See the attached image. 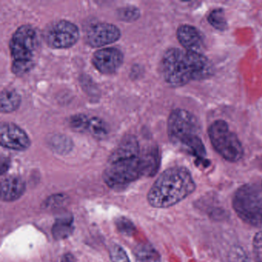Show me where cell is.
<instances>
[{"mask_svg": "<svg viewBox=\"0 0 262 262\" xmlns=\"http://www.w3.org/2000/svg\"><path fill=\"white\" fill-rule=\"evenodd\" d=\"M160 69L165 82L173 87L208 79L213 74L212 65L203 54L179 48L169 49L164 53Z\"/></svg>", "mask_w": 262, "mask_h": 262, "instance_id": "cell-1", "label": "cell"}, {"mask_svg": "<svg viewBox=\"0 0 262 262\" xmlns=\"http://www.w3.org/2000/svg\"><path fill=\"white\" fill-rule=\"evenodd\" d=\"M160 165V155L157 147H153L143 154L128 159L108 162L104 170L103 180L110 188H124L142 176H153Z\"/></svg>", "mask_w": 262, "mask_h": 262, "instance_id": "cell-2", "label": "cell"}, {"mask_svg": "<svg viewBox=\"0 0 262 262\" xmlns=\"http://www.w3.org/2000/svg\"><path fill=\"white\" fill-rule=\"evenodd\" d=\"M195 188V182L188 168L172 167L158 178L150 188L147 199L154 208H169L186 199Z\"/></svg>", "mask_w": 262, "mask_h": 262, "instance_id": "cell-3", "label": "cell"}, {"mask_svg": "<svg viewBox=\"0 0 262 262\" xmlns=\"http://www.w3.org/2000/svg\"><path fill=\"white\" fill-rule=\"evenodd\" d=\"M200 133V125L194 115L181 108L171 112L168 120V135L171 142L199 161H205L206 150Z\"/></svg>", "mask_w": 262, "mask_h": 262, "instance_id": "cell-4", "label": "cell"}, {"mask_svg": "<svg viewBox=\"0 0 262 262\" xmlns=\"http://www.w3.org/2000/svg\"><path fill=\"white\" fill-rule=\"evenodd\" d=\"M39 43L37 30L31 25L21 26L15 31L10 41L11 70L15 76L21 77L34 68Z\"/></svg>", "mask_w": 262, "mask_h": 262, "instance_id": "cell-5", "label": "cell"}, {"mask_svg": "<svg viewBox=\"0 0 262 262\" xmlns=\"http://www.w3.org/2000/svg\"><path fill=\"white\" fill-rule=\"evenodd\" d=\"M232 205L243 222L262 228V194L256 187L246 185L239 188L233 197Z\"/></svg>", "mask_w": 262, "mask_h": 262, "instance_id": "cell-6", "label": "cell"}, {"mask_svg": "<svg viewBox=\"0 0 262 262\" xmlns=\"http://www.w3.org/2000/svg\"><path fill=\"white\" fill-rule=\"evenodd\" d=\"M208 136L215 151L225 160L236 162L243 157L241 141L225 121H214L208 128Z\"/></svg>", "mask_w": 262, "mask_h": 262, "instance_id": "cell-7", "label": "cell"}, {"mask_svg": "<svg viewBox=\"0 0 262 262\" xmlns=\"http://www.w3.org/2000/svg\"><path fill=\"white\" fill-rule=\"evenodd\" d=\"M46 43L53 49H68L76 45L80 37L79 28L70 21H56L46 28L43 33Z\"/></svg>", "mask_w": 262, "mask_h": 262, "instance_id": "cell-8", "label": "cell"}, {"mask_svg": "<svg viewBox=\"0 0 262 262\" xmlns=\"http://www.w3.org/2000/svg\"><path fill=\"white\" fill-rule=\"evenodd\" d=\"M122 36L120 30L114 24L98 23L93 24L85 33L86 43L93 48L110 45L119 40Z\"/></svg>", "mask_w": 262, "mask_h": 262, "instance_id": "cell-9", "label": "cell"}, {"mask_svg": "<svg viewBox=\"0 0 262 262\" xmlns=\"http://www.w3.org/2000/svg\"><path fill=\"white\" fill-rule=\"evenodd\" d=\"M0 144L4 148L24 151L31 145L28 134L17 125L3 122L0 127Z\"/></svg>", "mask_w": 262, "mask_h": 262, "instance_id": "cell-10", "label": "cell"}, {"mask_svg": "<svg viewBox=\"0 0 262 262\" xmlns=\"http://www.w3.org/2000/svg\"><path fill=\"white\" fill-rule=\"evenodd\" d=\"M124 55L117 48H105L95 52L92 63L95 68L104 75H113L122 67Z\"/></svg>", "mask_w": 262, "mask_h": 262, "instance_id": "cell-11", "label": "cell"}, {"mask_svg": "<svg viewBox=\"0 0 262 262\" xmlns=\"http://www.w3.org/2000/svg\"><path fill=\"white\" fill-rule=\"evenodd\" d=\"M177 38L181 45L190 52L202 53L203 51L204 39L200 31L190 25H182L178 28Z\"/></svg>", "mask_w": 262, "mask_h": 262, "instance_id": "cell-12", "label": "cell"}, {"mask_svg": "<svg viewBox=\"0 0 262 262\" xmlns=\"http://www.w3.org/2000/svg\"><path fill=\"white\" fill-rule=\"evenodd\" d=\"M26 191V182L19 176L6 177L1 182V199L4 202H13L22 197Z\"/></svg>", "mask_w": 262, "mask_h": 262, "instance_id": "cell-13", "label": "cell"}, {"mask_svg": "<svg viewBox=\"0 0 262 262\" xmlns=\"http://www.w3.org/2000/svg\"><path fill=\"white\" fill-rule=\"evenodd\" d=\"M140 154V145L137 138L133 135H128L121 140L118 146L111 153L108 162H114Z\"/></svg>", "mask_w": 262, "mask_h": 262, "instance_id": "cell-14", "label": "cell"}, {"mask_svg": "<svg viewBox=\"0 0 262 262\" xmlns=\"http://www.w3.org/2000/svg\"><path fill=\"white\" fill-rule=\"evenodd\" d=\"M22 98L14 90L5 89L0 95V110L3 113H11L20 106Z\"/></svg>", "mask_w": 262, "mask_h": 262, "instance_id": "cell-15", "label": "cell"}, {"mask_svg": "<svg viewBox=\"0 0 262 262\" xmlns=\"http://www.w3.org/2000/svg\"><path fill=\"white\" fill-rule=\"evenodd\" d=\"M73 230V217L69 215L62 216L55 222L52 228V234L56 240H62L71 235Z\"/></svg>", "mask_w": 262, "mask_h": 262, "instance_id": "cell-16", "label": "cell"}, {"mask_svg": "<svg viewBox=\"0 0 262 262\" xmlns=\"http://www.w3.org/2000/svg\"><path fill=\"white\" fill-rule=\"evenodd\" d=\"M136 262H161L160 254L156 248L147 243L138 245L135 249Z\"/></svg>", "mask_w": 262, "mask_h": 262, "instance_id": "cell-17", "label": "cell"}, {"mask_svg": "<svg viewBox=\"0 0 262 262\" xmlns=\"http://www.w3.org/2000/svg\"><path fill=\"white\" fill-rule=\"evenodd\" d=\"M88 133L96 139L102 140L110 134V127L103 119L94 116L90 119Z\"/></svg>", "mask_w": 262, "mask_h": 262, "instance_id": "cell-18", "label": "cell"}, {"mask_svg": "<svg viewBox=\"0 0 262 262\" xmlns=\"http://www.w3.org/2000/svg\"><path fill=\"white\" fill-rule=\"evenodd\" d=\"M90 119L86 115L76 114L72 116L69 119V125L76 133H88Z\"/></svg>", "mask_w": 262, "mask_h": 262, "instance_id": "cell-19", "label": "cell"}, {"mask_svg": "<svg viewBox=\"0 0 262 262\" xmlns=\"http://www.w3.org/2000/svg\"><path fill=\"white\" fill-rule=\"evenodd\" d=\"M141 13L139 8L134 6L121 7L117 10V17L119 20L126 23H133L139 19Z\"/></svg>", "mask_w": 262, "mask_h": 262, "instance_id": "cell-20", "label": "cell"}, {"mask_svg": "<svg viewBox=\"0 0 262 262\" xmlns=\"http://www.w3.org/2000/svg\"><path fill=\"white\" fill-rule=\"evenodd\" d=\"M208 21L214 28L221 31L226 30L228 27L225 13L222 9H216L213 10L208 16Z\"/></svg>", "mask_w": 262, "mask_h": 262, "instance_id": "cell-21", "label": "cell"}, {"mask_svg": "<svg viewBox=\"0 0 262 262\" xmlns=\"http://www.w3.org/2000/svg\"><path fill=\"white\" fill-rule=\"evenodd\" d=\"M110 255L112 262H130L128 254L123 248L119 245H114L111 247Z\"/></svg>", "mask_w": 262, "mask_h": 262, "instance_id": "cell-22", "label": "cell"}, {"mask_svg": "<svg viewBox=\"0 0 262 262\" xmlns=\"http://www.w3.org/2000/svg\"><path fill=\"white\" fill-rule=\"evenodd\" d=\"M116 225L118 230L125 235H132L136 231L134 224L126 217H119L116 220Z\"/></svg>", "mask_w": 262, "mask_h": 262, "instance_id": "cell-23", "label": "cell"}, {"mask_svg": "<svg viewBox=\"0 0 262 262\" xmlns=\"http://www.w3.org/2000/svg\"><path fill=\"white\" fill-rule=\"evenodd\" d=\"M253 248L255 257L262 261V231L257 232L253 239Z\"/></svg>", "mask_w": 262, "mask_h": 262, "instance_id": "cell-24", "label": "cell"}, {"mask_svg": "<svg viewBox=\"0 0 262 262\" xmlns=\"http://www.w3.org/2000/svg\"><path fill=\"white\" fill-rule=\"evenodd\" d=\"M67 196L63 194H57V195H53L50 197L48 200L47 201V205L46 206L48 207H56V205H59V203H63L65 201H67Z\"/></svg>", "mask_w": 262, "mask_h": 262, "instance_id": "cell-25", "label": "cell"}, {"mask_svg": "<svg viewBox=\"0 0 262 262\" xmlns=\"http://www.w3.org/2000/svg\"><path fill=\"white\" fill-rule=\"evenodd\" d=\"M60 262H76V260L73 254L68 253L62 256Z\"/></svg>", "mask_w": 262, "mask_h": 262, "instance_id": "cell-26", "label": "cell"}, {"mask_svg": "<svg viewBox=\"0 0 262 262\" xmlns=\"http://www.w3.org/2000/svg\"><path fill=\"white\" fill-rule=\"evenodd\" d=\"M10 164L7 159H2L1 160V174H4L8 170Z\"/></svg>", "mask_w": 262, "mask_h": 262, "instance_id": "cell-27", "label": "cell"}, {"mask_svg": "<svg viewBox=\"0 0 262 262\" xmlns=\"http://www.w3.org/2000/svg\"><path fill=\"white\" fill-rule=\"evenodd\" d=\"M243 262H262L261 260H259L257 257H246L244 259Z\"/></svg>", "mask_w": 262, "mask_h": 262, "instance_id": "cell-28", "label": "cell"}]
</instances>
